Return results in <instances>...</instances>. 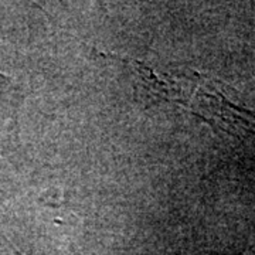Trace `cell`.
Segmentation results:
<instances>
[{
    "label": "cell",
    "instance_id": "obj_1",
    "mask_svg": "<svg viewBox=\"0 0 255 255\" xmlns=\"http://www.w3.org/2000/svg\"><path fill=\"white\" fill-rule=\"evenodd\" d=\"M129 61L140 77L149 98L179 104L238 136L255 135V114L228 100L221 87L211 78L191 70L164 71L143 61Z\"/></svg>",
    "mask_w": 255,
    "mask_h": 255
}]
</instances>
